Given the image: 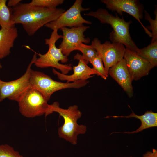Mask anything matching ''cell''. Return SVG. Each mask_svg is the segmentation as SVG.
<instances>
[{
  "mask_svg": "<svg viewBox=\"0 0 157 157\" xmlns=\"http://www.w3.org/2000/svg\"><path fill=\"white\" fill-rule=\"evenodd\" d=\"M0 157H24L13 147L7 144H0Z\"/></svg>",
  "mask_w": 157,
  "mask_h": 157,
  "instance_id": "obj_23",
  "label": "cell"
},
{
  "mask_svg": "<svg viewBox=\"0 0 157 157\" xmlns=\"http://www.w3.org/2000/svg\"><path fill=\"white\" fill-rule=\"evenodd\" d=\"M30 82L31 87L40 92L48 101L52 95L56 91L65 89L79 88L85 86L89 81L79 80L72 83L62 82L53 80L42 72L32 69Z\"/></svg>",
  "mask_w": 157,
  "mask_h": 157,
  "instance_id": "obj_5",
  "label": "cell"
},
{
  "mask_svg": "<svg viewBox=\"0 0 157 157\" xmlns=\"http://www.w3.org/2000/svg\"><path fill=\"white\" fill-rule=\"evenodd\" d=\"M76 50L81 52V57L87 64L90 60L98 55L97 52L91 44L87 45L83 43H80L77 46Z\"/></svg>",
  "mask_w": 157,
  "mask_h": 157,
  "instance_id": "obj_19",
  "label": "cell"
},
{
  "mask_svg": "<svg viewBox=\"0 0 157 157\" xmlns=\"http://www.w3.org/2000/svg\"><path fill=\"white\" fill-rule=\"evenodd\" d=\"M132 113L128 116H107L105 118H108L110 117L114 118H135L140 119L141 121V124L140 127L136 130L133 131L124 132H112L110 134V135L115 133L128 134L138 133L141 132L145 129L157 126V113H156L154 112L151 110H147L146 111L143 115H138L135 114L132 110Z\"/></svg>",
  "mask_w": 157,
  "mask_h": 157,
  "instance_id": "obj_15",
  "label": "cell"
},
{
  "mask_svg": "<svg viewBox=\"0 0 157 157\" xmlns=\"http://www.w3.org/2000/svg\"><path fill=\"white\" fill-rule=\"evenodd\" d=\"M108 73L121 87L129 98L133 96L132 81L124 58L110 67Z\"/></svg>",
  "mask_w": 157,
  "mask_h": 157,
  "instance_id": "obj_14",
  "label": "cell"
},
{
  "mask_svg": "<svg viewBox=\"0 0 157 157\" xmlns=\"http://www.w3.org/2000/svg\"><path fill=\"white\" fill-rule=\"evenodd\" d=\"M58 30H53L50 37L45 39V44L48 45L49 49L44 54L37 53L39 57L37 58L34 64L37 67L46 68L52 67L60 70L61 73L67 74L72 69L71 64H64L60 63H67L69 59L68 57L64 55L61 49L57 48L56 45V41L63 36L59 35Z\"/></svg>",
  "mask_w": 157,
  "mask_h": 157,
  "instance_id": "obj_4",
  "label": "cell"
},
{
  "mask_svg": "<svg viewBox=\"0 0 157 157\" xmlns=\"http://www.w3.org/2000/svg\"><path fill=\"white\" fill-rule=\"evenodd\" d=\"M91 45L101 58L105 69L108 74L109 69L123 58L126 48L120 43H111L106 41L101 44L98 38H95L92 41Z\"/></svg>",
  "mask_w": 157,
  "mask_h": 157,
  "instance_id": "obj_9",
  "label": "cell"
},
{
  "mask_svg": "<svg viewBox=\"0 0 157 157\" xmlns=\"http://www.w3.org/2000/svg\"><path fill=\"white\" fill-rule=\"evenodd\" d=\"M82 2V0H76L72 5L57 19L47 24L44 26L53 31L58 30L64 27L72 28L82 26L83 24H91V22L84 19L81 15V12L90 9L89 8L83 7Z\"/></svg>",
  "mask_w": 157,
  "mask_h": 157,
  "instance_id": "obj_8",
  "label": "cell"
},
{
  "mask_svg": "<svg viewBox=\"0 0 157 157\" xmlns=\"http://www.w3.org/2000/svg\"><path fill=\"white\" fill-rule=\"evenodd\" d=\"M64 1L63 0H32L29 3L45 8L55 9L58 5L62 4Z\"/></svg>",
  "mask_w": 157,
  "mask_h": 157,
  "instance_id": "obj_21",
  "label": "cell"
},
{
  "mask_svg": "<svg viewBox=\"0 0 157 157\" xmlns=\"http://www.w3.org/2000/svg\"><path fill=\"white\" fill-rule=\"evenodd\" d=\"M2 81L0 79V83Z\"/></svg>",
  "mask_w": 157,
  "mask_h": 157,
  "instance_id": "obj_27",
  "label": "cell"
},
{
  "mask_svg": "<svg viewBox=\"0 0 157 157\" xmlns=\"http://www.w3.org/2000/svg\"><path fill=\"white\" fill-rule=\"evenodd\" d=\"M93 66L92 68L97 73L98 76H100L106 80L108 74L106 72L103 64L102 60L98 55L93 58L89 61Z\"/></svg>",
  "mask_w": 157,
  "mask_h": 157,
  "instance_id": "obj_20",
  "label": "cell"
},
{
  "mask_svg": "<svg viewBox=\"0 0 157 157\" xmlns=\"http://www.w3.org/2000/svg\"><path fill=\"white\" fill-rule=\"evenodd\" d=\"M54 112L58 113L64 120L63 124L58 129L59 137L72 144H76L78 136L85 134L87 131L85 125H79L77 123L78 120L82 115L81 112L78 109V106L74 105L69 106L67 109H64L60 107L58 102H55L49 105L45 116H47Z\"/></svg>",
  "mask_w": 157,
  "mask_h": 157,
  "instance_id": "obj_2",
  "label": "cell"
},
{
  "mask_svg": "<svg viewBox=\"0 0 157 157\" xmlns=\"http://www.w3.org/2000/svg\"><path fill=\"white\" fill-rule=\"evenodd\" d=\"M2 67V66L1 63H0V68H1Z\"/></svg>",
  "mask_w": 157,
  "mask_h": 157,
  "instance_id": "obj_26",
  "label": "cell"
},
{
  "mask_svg": "<svg viewBox=\"0 0 157 157\" xmlns=\"http://www.w3.org/2000/svg\"><path fill=\"white\" fill-rule=\"evenodd\" d=\"M17 29L15 26L8 29H0V59H2L11 53V49L18 37Z\"/></svg>",
  "mask_w": 157,
  "mask_h": 157,
  "instance_id": "obj_16",
  "label": "cell"
},
{
  "mask_svg": "<svg viewBox=\"0 0 157 157\" xmlns=\"http://www.w3.org/2000/svg\"><path fill=\"white\" fill-rule=\"evenodd\" d=\"M47 102L40 92L31 87L18 102L19 111L29 118L45 115L49 105Z\"/></svg>",
  "mask_w": 157,
  "mask_h": 157,
  "instance_id": "obj_7",
  "label": "cell"
},
{
  "mask_svg": "<svg viewBox=\"0 0 157 157\" xmlns=\"http://www.w3.org/2000/svg\"><path fill=\"white\" fill-rule=\"evenodd\" d=\"M89 28V26L83 25L70 28L64 27L60 29L62 31L63 35L62 41L58 48L64 55L68 57L72 51L76 50L78 44L90 42V38H85L84 35V32Z\"/></svg>",
  "mask_w": 157,
  "mask_h": 157,
  "instance_id": "obj_10",
  "label": "cell"
},
{
  "mask_svg": "<svg viewBox=\"0 0 157 157\" xmlns=\"http://www.w3.org/2000/svg\"><path fill=\"white\" fill-rule=\"evenodd\" d=\"M106 7L112 11L122 15L123 12L133 16L140 24L146 33L152 37L151 33L143 24L140 21L143 17V7L137 0H102Z\"/></svg>",
  "mask_w": 157,
  "mask_h": 157,
  "instance_id": "obj_11",
  "label": "cell"
},
{
  "mask_svg": "<svg viewBox=\"0 0 157 157\" xmlns=\"http://www.w3.org/2000/svg\"><path fill=\"white\" fill-rule=\"evenodd\" d=\"M85 15L94 17L103 24L110 25L113 28L110 34L112 42H119L126 48L137 53L139 49L132 40L129 32V26L132 21H126L122 17L110 13L106 9L99 8L95 11H91Z\"/></svg>",
  "mask_w": 157,
  "mask_h": 157,
  "instance_id": "obj_3",
  "label": "cell"
},
{
  "mask_svg": "<svg viewBox=\"0 0 157 157\" xmlns=\"http://www.w3.org/2000/svg\"><path fill=\"white\" fill-rule=\"evenodd\" d=\"M154 14L155 15L154 19H152L149 14L146 10L144 11L145 19L148 21L150 24V26L148 27L149 29L152 31V38L151 43L157 41V11L156 8Z\"/></svg>",
  "mask_w": 157,
  "mask_h": 157,
  "instance_id": "obj_22",
  "label": "cell"
},
{
  "mask_svg": "<svg viewBox=\"0 0 157 157\" xmlns=\"http://www.w3.org/2000/svg\"><path fill=\"white\" fill-rule=\"evenodd\" d=\"M149 62L154 67L157 65V41L143 48L139 49L137 53Z\"/></svg>",
  "mask_w": 157,
  "mask_h": 157,
  "instance_id": "obj_18",
  "label": "cell"
},
{
  "mask_svg": "<svg viewBox=\"0 0 157 157\" xmlns=\"http://www.w3.org/2000/svg\"><path fill=\"white\" fill-rule=\"evenodd\" d=\"M74 59L79 61L76 66H73V73L71 75L64 74L53 68V73L61 81H66L67 82H74L79 80H87L93 77L92 75H97V73L92 68L89 67L82 58L81 55L77 53L74 56Z\"/></svg>",
  "mask_w": 157,
  "mask_h": 157,
  "instance_id": "obj_13",
  "label": "cell"
},
{
  "mask_svg": "<svg viewBox=\"0 0 157 157\" xmlns=\"http://www.w3.org/2000/svg\"><path fill=\"white\" fill-rule=\"evenodd\" d=\"M142 157H157V150L153 149L152 152H147L143 155Z\"/></svg>",
  "mask_w": 157,
  "mask_h": 157,
  "instance_id": "obj_24",
  "label": "cell"
},
{
  "mask_svg": "<svg viewBox=\"0 0 157 157\" xmlns=\"http://www.w3.org/2000/svg\"><path fill=\"white\" fill-rule=\"evenodd\" d=\"M37 53L33 55L25 72L19 78L9 81H2L0 83V102L5 99L19 102L31 88L30 77L31 67L37 57Z\"/></svg>",
  "mask_w": 157,
  "mask_h": 157,
  "instance_id": "obj_6",
  "label": "cell"
},
{
  "mask_svg": "<svg viewBox=\"0 0 157 157\" xmlns=\"http://www.w3.org/2000/svg\"><path fill=\"white\" fill-rule=\"evenodd\" d=\"M13 20L20 24L29 36L33 35L40 28L57 19L65 10L61 8L49 9L20 3L12 8Z\"/></svg>",
  "mask_w": 157,
  "mask_h": 157,
  "instance_id": "obj_1",
  "label": "cell"
},
{
  "mask_svg": "<svg viewBox=\"0 0 157 157\" xmlns=\"http://www.w3.org/2000/svg\"><path fill=\"white\" fill-rule=\"evenodd\" d=\"M123 58L132 81L147 75L154 67L147 61L133 51L126 48Z\"/></svg>",
  "mask_w": 157,
  "mask_h": 157,
  "instance_id": "obj_12",
  "label": "cell"
},
{
  "mask_svg": "<svg viewBox=\"0 0 157 157\" xmlns=\"http://www.w3.org/2000/svg\"></svg>",
  "mask_w": 157,
  "mask_h": 157,
  "instance_id": "obj_28",
  "label": "cell"
},
{
  "mask_svg": "<svg viewBox=\"0 0 157 157\" xmlns=\"http://www.w3.org/2000/svg\"><path fill=\"white\" fill-rule=\"evenodd\" d=\"M7 2L6 0H0V26L3 29L15 26L12 19V8L6 5Z\"/></svg>",
  "mask_w": 157,
  "mask_h": 157,
  "instance_id": "obj_17",
  "label": "cell"
},
{
  "mask_svg": "<svg viewBox=\"0 0 157 157\" xmlns=\"http://www.w3.org/2000/svg\"><path fill=\"white\" fill-rule=\"evenodd\" d=\"M21 1V0H9L7 5L8 7L12 8L17 6Z\"/></svg>",
  "mask_w": 157,
  "mask_h": 157,
  "instance_id": "obj_25",
  "label": "cell"
}]
</instances>
